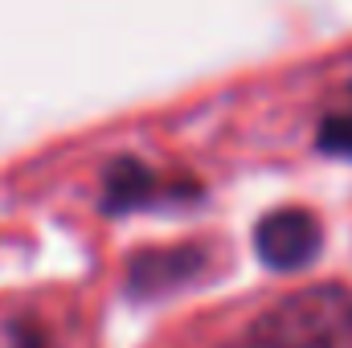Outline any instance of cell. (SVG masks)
<instances>
[{
  "label": "cell",
  "instance_id": "cell-3",
  "mask_svg": "<svg viewBox=\"0 0 352 348\" xmlns=\"http://www.w3.org/2000/svg\"><path fill=\"white\" fill-rule=\"evenodd\" d=\"M201 266V250H160V254H144L131 266V283L140 291L152 287H168L173 279H188Z\"/></svg>",
  "mask_w": 352,
  "mask_h": 348
},
{
  "label": "cell",
  "instance_id": "cell-1",
  "mask_svg": "<svg viewBox=\"0 0 352 348\" xmlns=\"http://www.w3.org/2000/svg\"><path fill=\"white\" fill-rule=\"evenodd\" d=\"M246 336L263 348H352V291L340 283L299 287L263 307Z\"/></svg>",
  "mask_w": 352,
  "mask_h": 348
},
{
  "label": "cell",
  "instance_id": "cell-2",
  "mask_svg": "<svg viewBox=\"0 0 352 348\" xmlns=\"http://www.w3.org/2000/svg\"><path fill=\"white\" fill-rule=\"evenodd\" d=\"M324 230L307 209H274L254 230V250L270 270H303L320 254Z\"/></svg>",
  "mask_w": 352,
  "mask_h": 348
},
{
  "label": "cell",
  "instance_id": "cell-6",
  "mask_svg": "<svg viewBox=\"0 0 352 348\" xmlns=\"http://www.w3.org/2000/svg\"><path fill=\"white\" fill-rule=\"evenodd\" d=\"M221 348H263V345H258V340H250V336H246V340H234V345H221Z\"/></svg>",
  "mask_w": 352,
  "mask_h": 348
},
{
  "label": "cell",
  "instance_id": "cell-4",
  "mask_svg": "<svg viewBox=\"0 0 352 348\" xmlns=\"http://www.w3.org/2000/svg\"><path fill=\"white\" fill-rule=\"evenodd\" d=\"M156 197V176L135 160H119L107 173V209H135Z\"/></svg>",
  "mask_w": 352,
  "mask_h": 348
},
{
  "label": "cell",
  "instance_id": "cell-5",
  "mask_svg": "<svg viewBox=\"0 0 352 348\" xmlns=\"http://www.w3.org/2000/svg\"><path fill=\"white\" fill-rule=\"evenodd\" d=\"M320 148L332 156H349L352 160V115H332L320 127Z\"/></svg>",
  "mask_w": 352,
  "mask_h": 348
}]
</instances>
